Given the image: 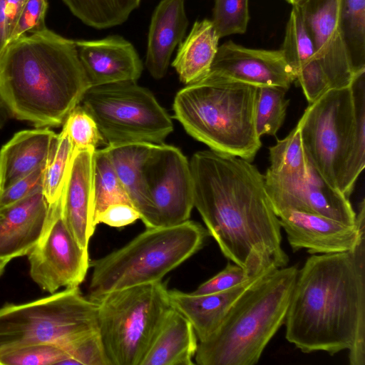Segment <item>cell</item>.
I'll return each mask as SVG.
<instances>
[{
  "label": "cell",
  "instance_id": "26",
  "mask_svg": "<svg viewBox=\"0 0 365 365\" xmlns=\"http://www.w3.org/2000/svg\"><path fill=\"white\" fill-rule=\"evenodd\" d=\"M85 24L108 29L124 23L140 0H62Z\"/></svg>",
  "mask_w": 365,
  "mask_h": 365
},
{
  "label": "cell",
  "instance_id": "23",
  "mask_svg": "<svg viewBox=\"0 0 365 365\" xmlns=\"http://www.w3.org/2000/svg\"><path fill=\"white\" fill-rule=\"evenodd\" d=\"M198 339L189 321L173 309L165 320L141 365H193Z\"/></svg>",
  "mask_w": 365,
  "mask_h": 365
},
{
  "label": "cell",
  "instance_id": "7",
  "mask_svg": "<svg viewBox=\"0 0 365 365\" xmlns=\"http://www.w3.org/2000/svg\"><path fill=\"white\" fill-rule=\"evenodd\" d=\"M209 235L200 224L187 220L168 227L147 228L129 242L91 262L89 297L162 279L197 252Z\"/></svg>",
  "mask_w": 365,
  "mask_h": 365
},
{
  "label": "cell",
  "instance_id": "11",
  "mask_svg": "<svg viewBox=\"0 0 365 365\" xmlns=\"http://www.w3.org/2000/svg\"><path fill=\"white\" fill-rule=\"evenodd\" d=\"M62 194V193H61ZM30 276L43 290L78 287L91 267L88 249L82 247L68 228L62 212V196L48 205L43 232L27 255Z\"/></svg>",
  "mask_w": 365,
  "mask_h": 365
},
{
  "label": "cell",
  "instance_id": "43",
  "mask_svg": "<svg viewBox=\"0 0 365 365\" xmlns=\"http://www.w3.org/2000/svg\"><path fill=\"white\" fill-rule=\"evenodd\" d=\"M10 260H11V259H9V258H1L0 259V276L4 272L6 266L10 262Z\"/></svg>",
  "mask_w": 365,
  "mask_h": 365
},
{
  "label": "cell",
  "instance_id": "16",
  "mask_svg": "<svg viewBox=\"0 0 365 365\" xmlns=\"http://www.w3.org/2000/svg\"><path fill=\"white\" fill-rule=\"evenodd\" d=\"M78 55L91 86L136 81L142 61L133 45L122 36L75 41Z\"/></svg>",
  "mask_w": 365,
  "mask_h": 365
},
{
  "label": "cell",
  "instance_id": "36",
  "mask_svg": "<svg viewBox=\"0 0 365 365\" xmlns=\"http://www.w3.org/2000/svg\"><path fill=\"white\" fill-rule=\"evenodd\" d=\"M47 8L48 0H26L9 37L8 43L28 33L34 34L46 30Z\"/></svg>",
  "mask_w": 365,
  "mask_h": 365
},
{
  "label": "cell",
  "instance_id": "31",
  "mask_svg": "<svg viewBox=\"0 0 365 365\" xmlns=\"http://www.w3.org/2000/svg\"><path fill=\"white\" fill-rule=\"evenodd\" d=\"M73 153V143L62 129L44 169L43 193L48 205L55 202L62 193Z\"/></svg>",
  "mask_w": 365,
  "mask_h": 365
},
{
  "label": "cell",
  "instance_id": "38",
  "mask_svg": "<svg viewBox=\"0 0 365 365\" xmlns=\"http://www.w3.org/2000/svg\"><path fill=\"white\" fill-rule=\"evenodd\" d=\"M44 167L17 180L0 192V212L6 207L43 190Z\"/></svg>",
  "mask_w": 365,
  "mask_h": 365
},
{
  "label": "cell",
  "instance_id": "1",
  "mask_svg": "<svg viewBox=\"0 0 365 365\" xmlns=\"http://www.w3.org/2000/svg\"><path fill=\"white\" fill-rule=\"evenodd\" d=\"M190 167L194 207L223 255L253 273L286 267L279 217L258 168L212 150L195 153Z\"/></svg>",
  "mask_w": 365,
  "mask_h": 365
},
{
  "label": "cell",
  "instance_id": "42",
  "mask_svg": "<svg viewBox=\"0 0 365 365\" xmlns=\"http://www.w3.org/2000/svg\"><path fill=\"white\" fill-rule=\"evenodd\" d=\"M9 113L0 97V129H1L8 120Z\"/></svg>",
  "mask_w": 365,
  "mask_h": 365
},
{
  "label": "cell",
  "instance_id": "29",
  "mask_svg": "<svg viewBox=\"0 0 365 365\" xmlns=\"http://www.w3.org/2000/svg\"><path fill=\"white\" fill-rule=\"evenodd\" d=\"M339 22L356 70L365 71V0H339Z\"/></svg>",
  "mask_w": 365,
  "mask_h": 365
},
{
  "label": "cell",
  "instance_id": "39",
  "mask_svg": "<svg viewBox=\"0 0 365 365\" xmlns=\"http://www.w3.org/2000/svg\"><path fill=\"white\" fill-rule=\"evenodd\" d=\"M140 215L137 210L127 203H115L109 205L101 213L95 220L97 225L103 223L110 227H121L133 223Z\"/></svg>",
  "mask_w": 365,
  "mask_h": 365
},
{
  "label": "cell",
  "instance_id": "40",
  "mask_svg": "<svg viewBox=\"0 0 365 365\" xmlns=\"http://www.w3.org/2000/svg\"><path fill=\"white\" fill-rule=\"evenodd\" d=\"M26 1V0H6L8 40L16 21L18 16Z\"/></svg>",
  "mask_w": 365,
  "mask_h": 365
},
{
  "label": "cell",
  "instance_id": "37",
  "mask_svg": "<svg viewBox=\"0 0 365 365\" xmlns=\"http://www.w3.org/2000/svg\"><path fill=\"white\" fill-rule=\"evenodd\" d=\"M259 272L253 273L240 265L228 262L222 271L201 284L191 294L202 295L225 291L245 282Z\"/></svg>",
  "mask_w": 365,
  "mask_h": 365
},
{
  "label": "cell",
  "instance_id": "21",
  "mask_svg": "<svg viewBox=\"0 0 365 365\" xmlns=\"http://www.w3.org/2000/svg\"><path fill=\"white\" fill-rule=\"evenodd\" d=\"M57 137L49 128L15 133L0 149V192L46 166Z\"/></svg>",
  "mask_w": 365,
  "mask_h": 365
},
{
  "label": "cell",
  "instance_id": "12",
  "mask_svg": "<svg viewBox=\"0 0 365 365\" xmlns=\"http://www.w3.org/2000/svg\"><path fill=\"white\" fill-rule=\"evenodd\" d=\"M299 6L316 50L318 93L350 86L365 71L356 70L346 47L339 22V0H304Z\"/></svg>",
  "mask_w": 365,
  "mask_h": 365
},
{
  "label": "cell",
  "instance_id": "24",
  "mask_svg": "<svg viewBox=\"0 0 365 365\" xmlns=\"http://www.w3.org/2000/svg\"><path fill=\"white\" fill-rule=\"evenodd\" d=\"M219 40L211 20L205 19L195 22L189 35L180 43L172 63L183 83H194L209 73Z\"/></svg>",
  "mask_w": 365,
  "mask_h": 365
},
{
  "label": "cell",
  "instance_id": "14",
  "mask_svg": "<svg viewBox=\"0 0 365 365\" xmlns=\"http://www.w3.org/2000/svg\"><path fill=\"white\" fill-rule=\"evenodd\" d=\"M294 252L306 249L311 255L343 252L352 250L358 242L365 225V202L361 200L354 225L307 212L287 210L279 216Z\"/></svg>",
  "mask_w": 365,
  "mask_h": 365
},
{
  "label": "cell",
  "instance_id": "18",
  "mask_svg": "<svg viewBox=\"0 0 365 365\" xmlns=\"http://www.w3.org/2000/svg\"><path fill=\"white\" fill-rule=\"evenodd\" d=\"M48 204L43 190L0 212V259L27 255L45 225Z\"/></svg>",
  "mask_w": 365,
  "mask_h": 365
},
{
  "label": "cell",
  "instance_id": "2",
  "mask_svg": "<svg viewBox=\"0 0 365 365\" xmlns=\"http://www.w3.org/2000/svg\"><path fill=\"white\" fill-rule=\"evenodd\" d=\"M285 337L304 353L349 350L365 364V225L351 250L312 255L299 269Z\"/></svg>",
  "mask_w": 365,
  "mask_h": 365
},
{
  "label": "cell",
  "instance_id": "28",
  "mask_svg": "<svg viewBox=\"0 0 365 365\" xmlns=\"http://www.w3.org/2000/svg\"><path fill=\"white\" fill-rule=\"evenodd\" d=\"M280 50L296 78L298 71L317 57L312 37L299 5L292 6Z\"/></svg>",
  "mask_w": 365,
  "mask_h": 365
},
{
  "label": "cell",
  "instance_id": "4",
  "mask_svg": "<svg viewBox=\"0 0 365 365\" xmlns=\"http://www.w3.org/2000/svg\"><path fill=\"white\" fill-rule=\"evenodd\" d=\"M364 76L309 103L297 125L309 164L348 197L365 166Z\"/></svg>",
  "mask_w": 365,
  "mask_h": 365
},
{
  "label": "cell",
  "instance_id": "6",
  "mask_svg": "<svg viewBox=\"0 0 365 365\" xmlns=\"http://www.w3.org/2000/svg\"><path fill=\"white\" fill-rule=\"evenodd\" d=\"M299 269L276 268L245 291L216 331L199 341V365H253L284 324Z\"/></svg>",
  "mask_w": 365,
  "mask_h": 365
},
{
  "label": "cell",
  "instance_id": "3",
  "mask_svg": "<svg viewBox=\"0 0 365 365\" xmlns=\"http://www.w3.org/2000/svg\"><path fill=\"white\" fill-rule=\"evenodd\" d=\"M91 86L75 41L46 29L0 53V97L10 115L36 128L63 124Z\"/></svg>",
  "mask_w": 365,
  "mask_h": 365
},
{
  "label": "cell",
  "instance_id": "32",
  "mask_svg": "<svg viewBox=\"0 0 365 365\" xmlns=\"http://www.w3.org/2000/svg\"><path fill=\"white\" fill-rule=\"evenodd\" d=\"M249 0H215L212 22L220 38L246 32Z\"/></svg>",
  "mask_w": 365,
  "mask_h": 365
},
{
  "label": "cell",
  "instance_id": "17",
  "mask_svg": "<svg viewBox=\"0 0 365 365\" xmlns=\"http://www.w3.org/2000/svg\"><path fill=\"white\" fill-rule=\"evenodd\" d=\"M96 149L73 150L62 191V212L70 232L88 249L94 222L93 160Z\"/></svg>",
  "mask_w": 365,
  "mask_h": 365
},
{
  "label": "cell",
  "instance_id": "15",
  "mask_svg": "<svg viewBox=\"0 0 365 365\" xmlns=\"http://www.w3.org/2000/svg\"><path fill=\"white\" fill-rule=\"evenodd\" d=\"M210 72L257 87L289 89L296 76L282 51L250 48L232 41L219 46Z\"/></svg>",
  "mask_w": 365,
  "mask_h": 365
},
{
  "label": "cell",
  "instance_id": "8",
  "mask_svg": "<svg viewBox=\"0 0 365 365\" xmlns=\"http://www.w3.org/2000/svg\"><path fill=\"white\" fill-rule=\"evenodd\" d=\"M95 301L98 331L110 365H141L174 309L162 280L113 291Z\"/></svg>",
  "mask_w": 365,
  "mask_h": 365
},
{
  "label": "cell",
  "instance_id": "25",
  "mask_svg": "<svg viewBox=\"0 0 365 365\" xmlns=\"http://www.w3.org/2000/svg\"><path fill=\"white\" fill-rule=\"evenodd\" d=\"M287 210L314 213L349 225L356 222L349 197L327 182L310 164L305 185L284 212Z\"/></svg>",
  "mask_w": 365,
  "mask_h": 365
},
{
  "label": "cell",
  "instance_id": "13",
  "mask_svg": "<svg viewBox=\"0 0 365 365\" xmlns=\"http://www.w3.org/2000/svg\"><path fill=\"white\" fill-rule=\"evenodd\" d=\"M148 190L159 227L189 220L194 207L190 163L176 147L155 144L145 165Z\"/></svg>",
  "mask_w": 365,
  "mask_h": 365
},
{
  "label": "cell",
  "instance_id": "34",
  "mask_svg": "<svg viewBox=\"0 0 365 365\" xmlns=\"http://www.w3.org/2000/svg\"><path fill=\"white\" fill-rule=\"evenodd\" d=\"M63 130L70 138L73 150L96 149L103 138L91 115L78 105L66 118Z\"/></svg>",
  "mask_w": 365,
  "mask_h": 365
},
{
  "label": "cell",
  "instance_id": "33",
  "mask_svg": "<svg viewBox=\"0 0 365 365\" xmlns=\"http://www.w3.org/2000/svg\"><path fill=\"white\" fill-rule=\"evenodd\" d=\"M69 359L66 349L54 344H39L21 347L0 355V365L61 364Z\"/></svg>",
  "mask_w": 365,
  "mask_h": 365
},
{
  "label": "cell",
  "instance_id": "30",
  "mask_svg": "<svg viewBox=\"0 0 365 365\" xmlns=\"http://www.w3.org/2000/svg\"><path fill=\"white\" fill-rule=\"evenodd\" d=\"M286 91L279 86L257 87L255 119L259 137L276 135L283 124L289 102Z\"/></svg>",
  "mask_w": 365,
  "mask_h": 365
},
{
  "label": "cell",
  "instance_id": "22",
  "mask_svg": "<svg viewBox=\"0 0 365 365\" xmlns=\"http://www.w3.org/2000/svg\"><path fill=\"white\" fill-rule=\"evenodd\" d=\"M188 26L185 0H161L152 15L149 27L145 66L155 79L163 78L175 47Z\"/></svg>",
  "mask_w": 365,
  "mask_h": 365
},
{
  "label": "cell",
  "instance_id": "41",
  "mask_svg": "<svg viewBox=\"0 0 365 365\" xmlns=\"http://www.w3.org/2000/svg\"><path fill=\"white\" fill-rule=\"evenodd\" d=\"M8 43L6 0H0V53Z\"/></svg>",
  "mask_w": 365,
  "mask_h": 365
},
{
  "label": "cell",
  "instance_id": "9",
  "mask_svg": "<svg viewBox=\"0 0 365 365\" xmlns=\"http://www.w3.org/2000/svg\"><path fill=\"white\" fill-rule=\"evenodd\" d=\"M96 301L78 287L21 304L0 308V355L21 347L54 344L65 349L98 331Z\"/></svg>",
  "mask_w": 365,
  "mask_h": 365
},
{
  "label": "cell",
  "instance_id": "5",
  "mask_svg": "<svg viewBox=\"0 0 365 365\" xmlns=\"http://www.w3.org/2000/svg\"><path fill=\"white\" fill-rule=\"evenodd\" d=\"M257 87L209 72L176 94L175 118L211 150L250 162L261 148L255 128Z\"/></svg>",
  "mask_w": 365,
  "mask_h": 365
},
{
  "label": "cell",
  "instance_id": "20",
  "mask_svg": "<svg viewBox=\"0 0 365 365\" xmlns=\"http://www.w3.org/2000/svg\"><path fill=\"white\" fill-rule=\"evenodd\" d=\"M155 145L130 143L106 148L131 205L139 212L146 228L159 227L145 173V163Z\"/></svg>",
  "mask_w": 365,
  "mask_h": 365
},
{
  "label": "cell",
  "instance_id": "10",
  "mask_svg": "<svg viewBox=\"0 0 365 365\" xmlns=\"http://www.w3.org/2000/svg\"><path fill=\"white\" fill-rule=\"evenodd\" d=\"M81 102L108 145L162 144L173 130L169 114L153 94L136 81L91 86Z\"/></svg>",
  "mask_w": 365,
  "mask_h": 365
},
{
  "label": "cell",
  "instance_id": "27",
  "mask_svg": "<svg viewBox=\"0 0 365 365\" xmlns=\"http://www.w3.org/2000/svg\"><path fill=\"white\" fill-rule=\"evenodd\" d=\"M93 191L94 222L97 215L110 205H131L106 148L96 150L94 153Z\"/></svg>",
  "mask_w": 365,
  "mask_h": 365
},
{
  "label": "cell",
  "instance_id": "19",
  "mask_svg": "<svg viewBox=\"0 0 365 365\" xmlns=\"http://www.w3.org/2000/svg\"><path fill=\"white\" fill-rule=\"evenodd\" d=\"M278 268L271 266L249 280L229 289L202 295L179 290H168L173 307L191 324L199 341L211 336L222 323L237 299L269 272Z\"/></svg>",
  "mask_w": 365,
  "mask_h": 365
},
{
  "label": "cell",
  "instance_id": "35",
  "mask_svg": "<svg viewBox=\"0 0 365 365\" xmlns=\"http://www.w3.org/2000/svg\"><path fill=\"white\" fill-rule=\"evenodd\" d=\"M66 349L69 359L61 364L110 365L98 331L77 339Z\"/></svg>",
  "mask_w": 365,
  "mask_h": 365
},
{
  "label": "cell",
  "instance_id": "44",
  "mask_svg": "<svg viewBox=\"0 0 365 365\" xmlns=\"http://www.w3.org/2000/svg\"><path fill=\"white\" fill-rule=\"evenodd\" d=\"M292 6L299 5L302 3L304 0H286Z\"/></svg>",
  "mask_w": 365,
  "mask_h": 365
}]
</instances>
